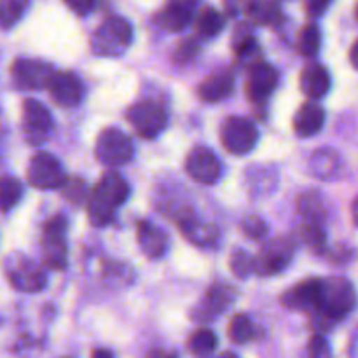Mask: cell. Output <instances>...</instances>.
I'll return each instance as SVG.
<instances>
[{
  "label": "cell",
  "instance_id": "obj_1",
  "mask_svg": "<svg viewBox=\"0 0 358 358\" xmlns=\"http://www.w3.org/2000/svg\"><path fill=\"white\" fill-rule=\"evenodd\" d=\"M133 41V28L121 16H108L91 37V49L98 56H121Z\"/></svg>",
  "mask_w": 358,
  "mask_h": 358
},
{
  "label": "cell",
  "instance_id": "obj_2",
  "mask_svg": "<svg viewBox=\"0 0 358 358\" xmlns=\"http://www.w3.org/2000/svg\"><path fill=\"white\" fill-rule=\"evenodd\" d=\"M357 306V292L345 278H327L320 283V301L315 311H322L334 320H341Z\"/></svg>",
  "mask_w": 358,
  "mask_h": 358
},
{
  "label": "cell",
  "instance_id": "obj_3",
  "mask_svg": "<svg viewBox=\"0 0 358 358\" xmlns=\"http://www.w3.org/2000/svg\"><path fill=\"white\" fill-rule=\"evenodd\" d=\"M3 269H6L10 285L20 292H41L48 283V276L42 271L41 266L35 264L31 259L23 254H10L6 259Z\"/></svg>",
  "mask_w": 358,
  "mask_h": 358
},
{
  "label": "cell",
  "instance_id": "obj_4",
  "mask_svg": "<svg viewBox=\"0 0 358 358\" xmlns=\"http://www.w3.org/2000/svg\"><path fill=\"white\" fill-rule=\"evenodd\" d=\"M42 259L48 268L62 271L66 268L69 248H66V220L63 215L51 217L44 224L42 233Z\"/></svg>",
  "mask_w": 358,
  "mask_h": 358
},
{
  "label": "cell",
  "instance_id": "obj_5",
  "mask_svg": "<svg viewBox=\"0 0 358 358\" xmlns=\"http://www.w3.org/2000/svg\"><path fill=\"white\" fill-rule=\"evenodd\" d=\"M259 140V129L250 119L231 115L220 128V142L227 152L234 156H245L250 152Z\"/></svg>",
  "mask_w": 358,
  "mask_h": 358
},
{
  "label": "cell",
  "instance_id": "obj_6",
  "mask_svg": "<svg viewBox=\"0 0 358 358\" xmlns=\"http://www.w3.org/2000/svg\"><path fill=\"white\" fill-rule=\"evenodd\" d=\"M94 154L105 166H121L131 161L135 147L124 131L117 128H107L98 135Z\"/></svg>",
  "mask_w": 358,
  "mask_h": 358
},
{
  "label": "cell",
  "instance_id": "obj_7",
  "mask_svg": "<svg viewBox=\"0 0 358 358\" xmlns=\"http://www.w3.org/2000/svg\"><path fill=\"white\" fill-rule=\"evenodd\" d=\"M27 177L30 185L42 191L62 189L66 184V175L59 161L49 152H37L28 163Z\"/></svg>",
  "mask_w": 358,
  "mask_h": 358
},
{
  "label": "cell",
  "instance_id": "obj_8",
  "mask_svg": "<svg viewBox=\"0 0 358 358\" xmlns=\"http://www.w3.org/2000/svg\"><path fill=\"white\" fill-rule=\"evenodd\" d=\"M128 122L143 138H156L168 126V114L159 103L152 100H142L128 108Z\"/></svg>",
  "mask_w": 358,
  "mask_h": 358
},
{
  "label": "cell",
  "instance_id": "obj_9",
  "mask_svg": "<svg viewBox=\"0 0 358 358\" xmlns=\"http://www.w3.org/2000/svg\"><path fill=\"white\" fill-rule=\"evenodd\" d=\"M13 79L21 90H45L55 77V69L41 59L21 58L13 63Z\"/></svg>",
  "mask_w": 358,
  "mask_h": 358
},
{
  "label": "cell",
  "instance_id": "obj_10",
  "mask_svg": "<svg viewBox=\"0 0 358 358\" xmlns=\"http://www.w3.org/2000/svg\"><path fill=\"white\" fill-rule=\"evenodd\" d=\"M52 126L55 122H52V115L48 107H44L41 101L34 100V98L23 101V128L28 142L34 145L44 143Z\"/></svg>",
  "mask_w": 358,
  "mask_h": 358
},
{
  "label": "cell",
  "instance_id": "obj_11",
  "mask_svg": "<svg viewBox=\"0 0 358 358\" xmlns=\"http://www.w3.org/2000/svg\"><path fill=\"white\" fill-rule=\"evenodd\" d=\"M185 171L192 180L203 185L215 184L222 173V164L219 157L206 147H196L185 159Z\"/></svg>",
  "mask_w": 358,
  "mask_h": 358
},
{
  "label": "cell",
  "instance_id": "obj_12",
  "mask_svg": "<svg viewBox=\"0 0 358 358\" xmlns=\"http://www.w3.org/2000/svg\"><path fill=\"white\" fill-rule=\"evenodd\" d=\"M294 255V247L290 241L273 240L262 247L259 255L255 257V271L262 276H273L282 273L290 264Z\"/></svg>",
  "mask_w": 358,
  "mask_h": 358
},
{
  "label": "cell",
  "instance_id": "obj_13",
  "mask_svg": "<svg viewBox=\"0 0 358 358\" xmlns=\"http://www.w3.org/2000/svg\"><path fill=\"white\" fill-rule=\"evenodd\" d=\"M278 84V72L264 62L252 65L247 80V94L254 103H264Z\"/></svg>",
  "mask_w": 358,
  "mask_h": 358
},
{
  "label": "cell",
  "instance_id": "obj_14",
  "mask_svg": "<svg viewBox=\"0 0 358 358\" xmlns=\"http://www.w3.org/2000/svg\"><path fill=\"white\" fill-rule=\"evenodd\" d=\"M48 90L52 100L65 108L77 107L84 96L83 84L72 72H56Z\"/></svg>",
  "mask_w": 358,
  "mask_h": 358
},
{
  "label": "cell",
  "instance_id": "obj_15",
  "mask_svg": "<svg viewBox=\"0 0 358 358\" xmlns=\"http://www.w3.org/2000/svg\"><path fill=\"white\" fill-rule=\"evenodd\" d=\"M178 229L191 243L198 247H212L219 241V229L213 224L201 222L191 210H184L177 219Z\"/></svg>",
  "mask_w": 358,
  "mask_h": 358
},
{
  "label": "cell",
  "instance_id": "obj_16",
  "mask_svg": "<svg viewBox=\"0 0 358 358\" xmlns=\"http://www.w3.org/2000/svg\"><path fill=\"white\" fill-rule=\"evenodd\" d=\"M320 283L322 280L310 278L297 283L290 290H287L282 297L283 306L297 311H311L313 313L318 308L320 301Z\"/></svg>",
  "mask_w": 358,
  "mask_h": 358
},
{
  "label": "cell",
  "instance_id": "obj_17",
  "mask_svg": "<svg viewBox=\"0 0 358 358\" xmlns=\"http://www.w3.org/2000/svg\"><path fill=\"white\" fill-rule=\"evenodd\" d=\"M136 240H138L140 250L149 259H159L168 250V238L163 231L152 222L142 220L136 226Z\"/></svg>",
  "mask_w": 358,
  "mask_h": 358
},
{
  "label": "cell",
  "instance_id": "obj_18",
  "mask_svg": "<svg viewBox=\"0 0 358 358\" xmlns=\"http://www.w3.org/2000/svg\"><path fill=\"white\" fill-rule=\"evenodd\" d=\"M331 73L325 66L313 63V65H308L306 69L301 72L299 86L301 91L306 94L311 100H320L331 90Z\"/></svg>",
  "mask_w": 358,
  "mask_h": 358
},
{
  "label": "cell",
  "instance_id": "obj_19",
  "mask_svg": "<svg viewBox=\"0 0 358 358\" xmlns=\"http://www.w3.org/2000/svg\"><path fill=\"white\" fill-rule=\"evenodd\" d=\"M234 299V290L227 283H217L212 289L206 292L205 299L201 301L199 308L196 310L199 320H206V318H215L217 315L222 313Z\"/></svg>",
  "mask_w": 358,
  "mask_h": 358
},
{
  "label": "cell",
  "instance_id": "obj_20",
  "mask_svg": "<svg viewBox=\"0 0 358 358\" xmlns=\"http://www.w3.org/2000/svg\"><path fill=\"white\" fill-rule=\"evenodd\" d=\"M234 79L229 70H220V72L212 73L206 77L198 87V94L203 101L208 103H217L220 100H226L233 93Z\"/></svg>",
  "mask_w": 358,
  "mask_h": 358
},
{
  "label": "cell",
  "instance_id": "obj_21",
  "mask_svg": "<svg viewBox=\"0 0 358 358\" xmlns=\"http://www.w3.org/2000/svg\"><path fill=\"white\" fill-rule=\"evenodd\" d=\"M325 112L324 108L318 107L317 103H304L301 105L299 110L294 115V131L303 138L313 136L324 128Z\"/></svg>",
  "mask_w": 358,
  "mask_h": 358
},
{
  "label": "cell",
  "instance_id": "obj_22",
  "mask_svg": "<svg viewBox=\"0 0 358 358\" xmlns=\"http://www.w3.org/2000/svg\"><path fill=\"white\" fill-rule=\"evenodd\" d=\"M94 191L101 196L103 199H107L110 205H114L115 208H119L121 205H124V201L129 196V185L124 178L121 177L115 171H108L98 182L96 189Z\"/></svg>",
  "mask_w": 358,
  "mask_h": 358
},
{
  "label": "cell",
  "instance_id": "obj_23",
  "mask_svg": "<svg viewBox=\"0 0 358 358\" xmlns=\"http://www.w3.org/2000/svg\"><path fill=\"white\" fill-rule=\"evenodd\" d=\"M196 0H170L163 13L164 28L170 31H180L187 27L194 16Z\"/></svg>",
  "mask_w": 358,
  "mask_h": 358
},
{
  "label": "cell",
  "instance_id": "obj_24",
  "mask_svg": "<svg viewBox=\"0 0 358 358\" xmlns=\"http://www.w3.org/2000/svg\"><path fill=\"white\" fill-rule=\"evenodd\" d=\"M341 157L331 149H322L313 154L310 161V168L322 180H331L341 173Z\"/></svg>",
  "mask_w": 358,
  "mask_h": 358
},
{
  "label": "cell",
  "instance_id": "obj_25",
  "mask_svg": "<svg viewBox=\"0 0 358 358\" xmlns=\"http://www.w3.org/2000/svg\"><path fill=\"white\" fill-rule=\"evenodd\" d=\"M115 210L117 208L110 205L107 199L101 198L96 191H93L87 196V217H90L93 226L105 227L114 222Z\"/></svg>",
  "mask_w": 358,
  "mask_h": 358
},
{
  "label": "cell",
  "instance_id": "obj_26",
  "mask_svg": "<svg viewBox=\"0 0 358 358\" xmlns=\"http://www.w3.org/2000/svg\"><path fill=\"white\" fill-rule=\"evenodd\" d=\"M227 334H229V339L233 343L245 345V343H250L257 338V327H255V324L247 315H236L229 322Z\"/></svg>",
  "mask_w": 358,
  "mask_h": 358
},
{
  "label": "cell",
  "instance_id": "obj_27",
  "mask_svg": "<svg viewBox=\"0 0 358 358\" xmlns=\"http://www.w3.org/2000/svg\"><path fill=\"white\" fill-rule=\"evenodd\" d=\"M247 14L255 24H271L280 20V6L276 0H255Z\"/></svg>",
  "mask_w": 358,
  "mask_h": 358
},
{
  "label": "cell",
  "instance_id": "obj_28",
  "mask_svg": "<svg viewBox=\"0 0 358 358\" xmlns=\"http://www.w3.org/2000/svg\"><path fill=\"white\" fill-rule=\"evenodd\" d=\"M224 28V17L213 7H206L199 13L198 20H196V30L203 37H215L222 31Z\"/></svg>",
  "mask_w": 358,
  "mask_h": 358
},
{
  "label": "cell",
  "instance_id": "obj_29",
  "mask_svg": "<svg viewBox=\"0 0 358 358\" xmlns=\"http://www.w3.org/2000/svg\"><path fill=\"white\" fill-rule=\"evenodd\" d=\"M30 0H0V28H13L23 17Z\"/></svg>",
  "mask_w": 358,
  "mask_h": 358
},
{
  "label": "cell",
  "instance_id": "obj_30",
  "mask_svg": "<svg viewBox=\"0 0 358 358\" xmlns=\"http://www.w3.org/2000/svg\"><path fill=\"white\" fill-rule=\"evenodd\" d=\"M320 30H318L317 24H306V27L301 28L299 35H297V42H296V48L297 51L301 52L303 56H315L320 49Z\"/></svg>",
  "mask_w": 358,
  "mask_h": 358
},
{
  "label": "cell",
  "instance_id": "obj_31",
  "mask_svg": "<svg viewBox=\"0 0 358 358\" xmlns=\"http://www.w3.org/2000/svg\"><path fill=\"white\" fill-rule=\"evenodd\" d=\"M23 196V185L13 177L0 178V212H9Z\"/></svg>",
  "mask_w": 358,
  "mask_h": 358
},
{
  "label": "cell",
  "instance_id": "obj_32",
  "mask_svg": "<svg viewBox=\"0 0 358 358\" xmlns=\"http://www.w3.org/2000/svg\"><path fill=\"white\" fill-rule=\"evenodd\" d=\"M217 343H219L217 341V336L212 331L201 329V331H196L189 338L187 348L194 355H208V353H212L217 348Z\"/></svg>",
  "mask_w": 358,
  "mask_h": 358
},
{
  "label": "cell",
  "instance_id": "obj_33",
  "mask_svg": "<svg viewBox=\"0 0 358 358\" xmlns=\"http://www.w3.org/2000/svg\"><path fill=\"white\" fill-rule=\"evenodd\" d=\"M231 271L238 276V278H248L250 273L255 271V259L252 257L248 252L236 250L231 255Z\"/></svg>",
  "mask_w": 358,
  "mask_h": 358
},
{
  "label": "cell",
  "instance_id": "obj_34",
  "mask_svg": "<svg viewBox=\"0 0 358 358\" xmlns=\"http://www.w3.org/2000/svg\"><path fill=\"white\" fill-rule=\"evenodd\" d=\"M304 241L310 245L311 248H324L325 247V231L322 227L320 220H308L304 224Z\"/></svg>",
  "mask_w": 358,
  "mask_h": 358
},
{
  "label": "cell",
  "instance_id": "obj_35",
  "mask_svg": "<svg viewBox=\"0 0 358 358\" xmlns=\"http://www.w3.org/2000/svg\"><path fill=\"white\" fill-rule=\"evenodd\" d=\"M243 233L245 236L250 238V240L259 241L266 236V233H268V226H266L264 220L259 219V217H247V219L243 220Z\"/></svg>",
  "mask_w": 358,
  "mask_h": 358
},
{
  "label": "cell",
  "instance_id": "obj_36",
  "mask_svg": "<svg viewBox=\"0 0 358 358\" xmlns=\"http://www.w3.org/2000/svg\"><path fill=\"white\" fill-rule=\"evenodd\" d=\"M308 353L311 357H329L331 355V348H329L327 339L322 334H315L310 339V345H308Z\"/></svg>",
  "mask_w": 358,
  "mask_h": 358
},
{
  "label": "cell",
  "instance_id": "obj_37",
  "mask_svg": "<svg viewBox=\"0 0 358 358\" xmlns=\"http://www.w3.org/2000/svg\"><path fill=\"white\" fill-rule=\"evenodd\" d=\"M69 192H65L66 198L72 203H80L84 198V182L80 180H66V184L63 185Z\"/></svg>",
  "mask_w": 358,
  "mask_h": 358
},
{
  "label": "cell",
  "instance_id": "obj_38",
  "mask_svg": "<svg viewBox=\"0 0 358 358\" xmlns=\"http://www.w3.org/2000/svg\"><path fill=\"white\" fill-rule=\"evenodd\" d=\"M255 0H224V7H226L227 14L231 16H238L241 13H248Z\"/></svg>",
  "mask_w": 358,
  "mask_h": 358
},
{
  "label": "cell",
  "instance_id": "obj_39",
  "mask_svg": "<svg viewBox=\"0 0 358 358\" xmlns=\"http://www.w3.org/2000/svg\"><path fill=\"white\" fill-rule=\"evenodd\" d=\"M332 0H304V7H306V13L311 17H318L327 10V7L331 6Z\"/></svg>",
  "mask_w": 358,
  "mask_h": 358
},
{
  "label": "cell",
  "instance_id": "obj_40",
  "mask_svg": "<svg viewBox=\"0 0 358 358\" xmlns=\"http://www.w3.org/2000/svg\"><path fill=\"white\" fill-rule=\"evenodd\" d=\"M65 3L70 7V9L76 10L77 14H80V16H86V14H90L91 10L94 9V6H96V0H65Z\"/></svg>",
  "mask_w": 358,
  "mask_h": 358
},
{
  "label": "cell",
  "instance_id": "obj_41",
  "mask_svg": "<svg viewBox=\"0 0 358 358\" xmlns=\"http://www.w3.org/2000/svg\"><path fill=\"white\" fill-rule=\"evenodd\" d=\"M350 62H352V65L355 66V69H358V41L352 45V51H350Z\"/></svg>",
  "mask_w": 358,
  "mask_h": 358
},
{
  "label": "cell",
  "instance_id": "obj_42",
  "mask_svg": "<svg viewBox=\"0 0 358 358\" xmlns=\"http://www.w3.org/2000/svg\"><path fill=\"white\" fill-rule=\"evenodd\" d=\"M93 357H107V358H110L112 357V352H110V350H96V352H93Z\"/></svg>",
  "mask_w": 358,
  "mask_h": 358
},
{
  "label": "cell",
  "instance_id": "obj_43",
  "mask_svg": "<svg viewBox=\"0 0 358 358\" xmlns=\"http://www.w3.org/2000/svg\"><path fill=\"white\" fill-rule=\"evenodd\" d=\"M353 222H355V226L358 227V198L353 201Z\"/></svg>",
  "mask_w": 358,
  "mask_h": 358
},
{
  "label": "cell",
  "instance_id": "obj_44",
  "mask_svg": "<svg viewBox=\"0 0 358 358\" xmlns=\"http://www.w3.org/2000/svg\"><path fill=\"white\" fill-rule=\"evenodd\" d=\"M355 16H357V20H358V3H357V7H355Z\"/></svg>",
  "mask_w": 358,
  "mask_h": 358
}]
</instances>
